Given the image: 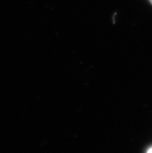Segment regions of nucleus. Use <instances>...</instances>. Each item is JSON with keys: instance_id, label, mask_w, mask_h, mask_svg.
<instances>
[{"instance_id": "2", "label": "nucleus", "mask_w": 152, "mask_h": 153, "mask_svg": "<svg viewBox=\"0 0 152 153\" xmlns=\"http://www.w3.org/2000/svg\"><path fill=\"white\" fill-rule=\"evenodd\" d=\"M149 2H150V3L152 4V0H149Z\"/></svg>"}, {"instance_id": "1", "label": "nucleus", "mask_w": 152, "mask_h": 153, "mask_svg": "<svg viewBox=\"0 0 152 153\" xmlns=\"http://www.w3.org/2000/svg\"><path fill=\"white\" fill-rule=\"evenodd\" d=\"M148 153H152V148H151V149H150L148 151Z\"/></svg>"}]
</instances>
